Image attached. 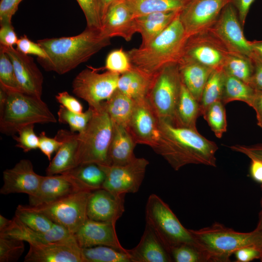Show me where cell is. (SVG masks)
Listing matches in <instances>:
<instances>
[{"mask_svg": "<svg viewBox=\"0 0 262 262\" xmlns=\"http://www.w3.org/2000/svg\"><path fill=\"white\" fill-rule=\"evenodd\" d=\"M91 67L82 70L74 79L72 92L93 109H98L117 89L120 74L109 71L99 73Z\"/></svg>", "mask_w": 262, "mask_h": 262, "instance_id": "obj_10", "label": "cell"}, {"mask_svg": "<svg viewBox=\"0 0 262 262\" xmlns=\"http://www.w3.org/2000/svg\"><path fill=\"white\" fill-rule=\"evenodd\" d=\"M250 43L253 52L262 58V40L250 41Z\"/></svg>", "mask_w": 262, "mask_h": 262, "instance_id": "obj_59", "label": "cell"}, {"mask_svg": "<svg viewBox=\"0 0 262 262\" xmlns=\"http://www.w3.org/2000/svg\"><path fill=\"white\" fill-rule=\"evenodd\" d=\"M84 262H131L127 251L108 246L82 248Z\"/></svg>", "mask_w": 262, "mask_h": 262, "instance_id": "obj_36", "label": "cell"}, {"mask_svg": "<svg viewBox=\"0 0 262 262\" xmlns=\"http://www.w3.org/2000/svg\"><path fill=\"white\" fill-rule=\"evenodd\" d=\"M180 13L148 45L127 51L133 68L153 79L165 66L178 63L188 38Z\"/></svg>", "mask_w": 262, "mask_h": 262, "instance_id": "obj_3", "label": "cell"}, {"mask_svg": "<svg viewBox=\"0 0 262 262\" xmlns=\"http://www.w3.org/2000/svg\"><path fill=\"white\" fill-rule=\"evenodd\" d=\"M66 172L72 175L85 188L91 191L102 188L105 179L104 171L99 164L95 163L80 164Z\"/></svg>", "mask_w": 262, "mask_h": 262, "instance_id": "obj_34", "label": "cell"}, {"mask_svg": "<svg viewBox=\"0 0 262 262\" xmlns=\"http://www.w3.org/2000/svg\"><path fill=\"white\" fill-rule=\"evenodd\" d=\"M201 115L199 102L192 96L182 83L173 123L179 126L196 129L197 119Z\"/></svg>", "mask_w": 262, "mask_h": 262, "instance_id": "obj_29", "label": "cell"}, {"mask_svg": "<svg viewBox=\"0 0 262 262\" xmlns=\"http://www.w3.org/2000/svg\"><path fill=\"white\" fill-rule=\"evenodd\" d=\"M92 192L80 191L49 204L31 206L74 234L88 219L87 206Z\"/></svg>", "mask_w": 262, "mask_h": 262, "instance_id": "obj_9", "label": "cell"}, {"mask_svg": "<svg viewBox=\"0 0 262 262\" xmlns=\"http://www.w3.org/2000/svg\"><path fill=\"white\" fill-rule=\"evenodd\" d=\"M15 216L26 226L36 231H47L54 224L46 215L35 210L29 205H19Z\"/></svg>", "mask_w": 262, "mask_h": 262, "instance_id": "obj_38", "label": "cell"}, {"mask_svg": "<svg viewBox=\"0 0 262 262\" xmlns=\"http://www.w3.org/2000/svg\"><path fill=\"white\" fill-rule=\"evenodd\" d=\"M255 0H230V2L236 8L240 22L243 26L250 7Z\"/></svg>", "mask_w": 262, "mask_h": 262, "instance_id": "obj_55", "label": "cell"}, {"mask_svg": "<svg viewBox=\"0 0 262 262\" xmlns=\"http://www.w3.org/2000/svg\"><path fill=\"white\" fill-rule=\"evenodd\" d=\"M8 55L14 66L18 82L25 93L41 98L43 76L33 59L13 47L0 46Z\"/></svg>", "mask_w": 262, "mask_h": 262, "instance_id": "obj_18", "label": "cell"}, {"mask_svg": "<svg viewBox=\"0 0 262 262\" xmlns=\"http://www.w3.org/2000/svg\"><path fill=\"white\" fill-rule=\"evenodd\" d=\"M42 176L36 173L32 162L22 159L12 168L3 172V185L0 190L2 195L24 193L34 195L41 183Z\"/></svg>", "mask_w": 262, "mask_h": 262, "instance_id": "obj_19", "label": "cell"}, {"mask_svg": "<svg viewBox=\"0 0 262 262\" xmlns=\"http://www.w3.org/2000/svg\"><path fill=\"white\" fill-rule=\"evenodd\" d=\"M148 164L147 159L136 157L124 165L99 164L105 173L102 188L117 195L136 193L142 183Z\"/></svg>", "mask_w": 262, "mask_h": 262, "instance_id": "obj_11", "label": "cell"}, {"mask_svg": "<svg viewBox=\"0 0 262 262\" xmlns=\"http://www.w3.org/2000/svg\"><path fill=\"white\" fill-rule=\"evenodd\" d=\"M202 115L215 136L218 138H222L227 129L225 104L221 101H216L210 105Z\"/></svg>", "mask_w": 262, "mask_h": 262, "instance_id": "obj_39", "label": "cell"}, {"mask_svg": "<svg viewBox=\"0 0 262 262\" xmlns=\"http://www.w3.org/2000/svg\"><path fill=\"white\" fill-rule=\"evenodd\" d=\"M135 101L127 128L137 144L156 145L159 137V119L147 98Z\"/></svg>", "mask_w": 262, "mask_h": 262, "instance_id": "obj_15", "label": "cell"}, {"mask_svg": "<svg viewBox=\"0 0 262 262\" xmlns=\"http://www.w3.org/2000/svg\"><path fill=\"white\" fill-rule=\"evenodd\" d=\"M237 11L230 2L222 10L216 22L209 30L230 53L251 57L250 41L245 37Z\"/></svg>", "mask_w": 262, "mask_h": 262, "instance_id": "obj_12", "label": "cell"}, {"mask_svg": "<svg viewBox=\"0 0 262 262\" xmlns=\"http://www.w3.org/2000/svg\"><path fill=\"white\" fill-rule=\"evenodd\" d=\"M23 0H0V25L11 23V19L15 14L19 3Z\"/></svg>", "mask_w": 262, "mask_h": 262, "instance_id": "obj_49", "label": "cell"}, {"mask_svg": "<svg viewBox=\"0 0 262 262\" xmlns=\"http://www.w3.org/2000/svg\"><path fill=\"white\" fill-rule=\"evenodd\" d=\"M83 190L90 191L68 172L43 176L37 192L29 196V205L38 206L49 204Z\"/></svg>", "mask_w": 262, "mask_h": 262, "instance_id": "obj_16", "label": "cell"}, {"mask_svg": "<svg viewBox=\"0 0 262 262\" xmlns=\"http://www.w3.org/2000/svg\"><path fill=\"white\" fill-rule=\"evenodd\" d=\"M134 18L152 13L180 11L191 0H124Z\"/></svg>", "mask_w": 262, "mask_h": 262, "instance_id": "obj_32", "label": "cell"}, {"mask_svg": "<svg viewBox=\"0 0 262 262\" xmlns=\"http://www.w3.org/2000/svg\"><path fill=\"white\" fill-rule=\"evenodd\" d=\"M136 144L126 127L113 123L109 149L110 165H124L134 160L136 158L134 150Z\"/></svg>", "mask_w": 262, "mask_h": 262, "instance_id": "obj_27", "label": "cell"}, {"mask_svg": "<svg viewBox=\"0 0 262 262\" xmlns=\"http://www.w3.org/2000/svg\"><path fill=\"white\" fill-rule=\"evenodd\" d=\"M55 137L62 142V145L46 169L47 175L63 174L76 167L75 157L79 133L62 129L58 131Z\"/></svg>", "mask_w": 262, "mask_h": 262, "instance_id": "obj_25", "label": "cell"}, {"mask_svg": "<svg viewBox=\"0 0 262 262\" xmlns=\"http://www.w3.org/2000/svg\"><path fill=\"white\" fill-rule=\"evenodd\" d=\"M0 87L23 92L17 80L14 66L8 55L0 48Z\"/></svg>", "mask_w": 262, "mask_h": 262, "instance_id": "obj_41", "label": "cell"}, {"mask_svg": "<svg viewBox=\"0 0 262 262\" xmlns=\"http://www.w3.org/2000/svg\"><path fill=\"white\" fill-rule=\"evenodd\" d=\"M55 98L61 105L69 111L77 113L83 112L82 103L66 91L59 92L56 95Z\"/></svg>", "mask_w": 262, "mask_h": 262, "instance_id": "obj_50", "label": "cell"}, {"mask_svg": "<svg viewBox=\"0 0 262 262\" xmlns=\"http://www.w3.org/2000/svg\"><path fill=\"white\" fill-rule=\"evenodd\" d=\"M74 236L81 248L104 246L127 251L119 242L114 223L87 219Z\"/></svg>", "mask_w": 262, "mask_h": 262, "instance_id": "obj_22", "label": "cell"}, {"mask_svg": "<svg viewBox=\"0 0 262 262\" xmlns=\"http://www.w3.org/2000/svg\"><path fill=\"white\" fill-rule=\"evenodd\" d=\"M102 33L111 38L120 37L126 41L137 33L135 19L124 0H115L109 7L102 21Z\"/></svg>", "mask_w": 262, "mask_h": 262, "instance_id": "obj_21", "label": "cell"}, {"mask_svg": "<svg viewBox=\"0 0 262 262\" xmlns=\"http://www.w3.org/2000/svg\"><path fill=\"white\" fill-rule=\"evenodd\" d=\"M260 127L262 129V124L260 126Z\"/></svg>", "mask_w": 262, "mask_h": 262, "instance_id": "obj_63", "label": "cell"}, {"mask_svg": "<svg viewBox=\"0 0 262 262\" xmlns=\"http://www.w3.org/2000/svg\"><path fill=\"white\" fill-rule=\"evenodd\" d=\"M180 12H155L134 18L137 33L142 38L140 46L148 45L172 23Z\"/></svg>", "mask_w": 262, "mask_h": 262, "instance_id": "obj_28", "label": "cell"}, {"mask_svg": "<svg viewBox=\"0 0 262 262\" xmlns=\"http://www.w3.org/2000/svg\"><path fill=\"white\" fill-rule=\"evenodd\" d=\"M93 114L92 109L89 107L87 110L82 113H75L60 105L57 112L60 123L67 124L72 132H82L87 126Z\"/></svg>", "mask_w": 262, "mask_h": 262, "instance_id": "obj_40", "label": "cell"}, {"mask_svg": "<svg viewBox=\"0 0 262 262\" xmlns=\"http://www.w3.org/2000/svg\"><path fill=\"white\" fill-rule=\"evenodd\" d=\"M135 101L117 89L107 100L102 102L113 123L127 128Z\"/></svg>", "mask_w": 262, "mask_h": 262, "instance_id": "obj_31", "label": "cell"}, {"mask_svg": "<svg viewBox=\"0 0 262 262\" xmlns=\"http://www.w3.org/2000/svg\"><path fill=\"white\" fill-rule=\"evenodd\" d=\"M24 262H84L82 248L74 237L46 244L30 243Z\"/></svg>", "mask_w": 262, "mask_h": 262, "instance_id": "obj_17", "label": "cell"}, {"mask_svg": "<svg viewBox=\"0 0 262 262\" xmlns=\"http://www.w3.org/2000/svg\"><path fill=\"white\" fill-rule=\"evenodd\" d=\"M216 144L197 130L159 119V137L152 148L176 171L189 164L216 166Z\"/></svg>", "mask_w": 262, "mask_h": 262, "instance_id": "obj_1", "label": "cell"}, {"mask_svg": "<svg viewBox=\"0 0 262 262\" xmlns=\"http://www.w3.org/2000/svg\"><path fill=\"white\" fill-rule=\"evenodd\" d=\"M0 235L21 240L30 243L46 244L65 241L74 237V234L62 226L54 223L45 232L33 230L21 222L15 216L10 226Z\"/></svg>", "mask_w": 262, "mask_h": 262, "instance_id": "obj_23", "label": "cell"}, {"mask_svg": "<svg viewBox=\"0 0 262 262\" xmlns=\"http://www.w3.org/2000/svg\"><path fill=\"white\" fill-rule=\"evenodd\" d=\"M131 262H170L171 255L154 231L147 225L139 243L127 249Z\"/></svg>", "mask_w": 262, "mask_h": 262, "instance_id": "obj_24", "label": "cell"}, {"mask_svg": "<svg viewBox=\"0 0 262 262\" xmlns=\"http://www.w3.org/2000/svg\"><path fill=\"white\" fill-rule=\"evenodd\" d=\"M262 210L260 213L259 220L255 230L262 231V198L261 201Z\"/></svg>", "mask_w": 262, "mask_h": 262, "instance_id": "obj_61", "label": "cell"}, {"mask_svg": "<svg viewBox=\"0 0 262 262\" xmlns=\"http://www.w3.org/2000/svg\"><path fill=\"white\" fill-rule=\"evenodd\" d=\"M86 20L87 27L101 29L102 25L99 0H76Z\"/></svg>", "mask_w": 262, "mask_h": 262, "instance_id": "obj_45", "label": "cell"}, {"mask_svg": "<svg viewBox=\"0 0 262 262\" xmlns=\"http://www.w3.org/2000/svg\"><path fill=\"white\" fill-rule=\"evenodd\" d=\"M235 152L241 153L250 159H256L262 162V144H257L251 146L235 145L229 146Z\"/></svg>", "mask_w": 262, "mask_h": 262, "instance_id": "obj_54", "label": "cell"}, {"mask_svg": "<svg viewBox=\"0 0 262 262\" xmlns=\"http://www.w3.org/2000/svg\"><path fill=\"white\" fill-rule=\"evenodd\" d=\"M3 89L6 93V98L4 105L0 107V131L2 133L14 136L20 129L29 125L57 122L41 98L21 92Z\"/></svg>", "mask_w": 262, "mask_h": 262, "instance_id": "obj_5", "label": "cell"}, {"mask_svg": "<svg viewBox=\"0 0 262 262\" xmlns=\"http://www.w3.org/2000/svg\"><path fill=\"white\" fill-rule=\"evenodd\" d=\"M115 0H99L102 21L109 7Z\"/></svg>", "mask_w": 262, "mask_h": 262, "instance_id": "obj_58", "label": "cell"}, {"mask_svg": "<svg viewBox=\"0 0 262 262\" xmlns=\"http://www.w3.org/2000/svg\"><path fill=\"white\" fill-rule=\"evenodd\" d=\"M145 215L146 224L154 231L169 253L172 248L180 244L198 247L189 229L183 226L169 206L157 195L152 194L148 197Z\"/></svg>", "mask_w": 262, "mask_h": 262, "instance_id": "obj_7", "label": "cell"}, {"mask_svg": "<svg viewBox=\"0 0 262 262\" xmlns=\"http://www.w3.org/2000/svg\"><path fill=\"white\" fill-rule=\"evenodd\" d=\"M262 249L255 246L242 247L234 253L236 262H249L255 259H260Z\"/></svg>", "mask_w": 262, "mask_h": 262, "instance_id": "obj_52", "label": "cell"}, {"mask_svg": "<svg viewBox=\"0 0 262 262\" xmlns=\"http://www.w3.org/2000/svg\"><path fill=\"white\" fill-rule=\"evenodd\" d=\"M39 137L38 148L51 161L52 154L57 151L62 145V142L55 137L52 138L48 137L44 131L40 133Z\"/></svg>", "mask_w": 262, "mask_h": 262, "instance_id": "obj_48", "label": "cell"}, {"mask_svg": "<svg viewBox=\"0 0 262 262\" xmlns=\"http://www.w3.org/2000/svg\"><path fill=\"white\" fill-rule=\"evenodd\" d=\"M225 72L223 68L213 70L203 89L200 101L201 115L212 103L221 101Z\"/></svg>", "mask_w": 262, "mask_h": 262, "instance_id": "obj_37", "label": "cell"}, {"mask_svg": "<svg viewBox=\"0 0 262 262\" xmlns=\"http://www.w3.org/2000/svg\"><path fill=\"white\" fill-rule=\"evenodd\" d=\"M177 63L182 83L200 103L203 89L213 70L184 56H181Z\"/></svg>", "mask_w": 262, "mask_h": 262, "instance_id": "obj_26", "label": "cell"}, {"mask_svg": "<svg viewBox=\"0 0 262 262\" xmlns=\"http://www.w3.org/2000/svg\"><path fill=\"white\" fill-rule=\"evenodd\" d=\"M182 84L177 63L165 66L154 77L146 98L159 119L173 122Z\"/></svg>", "mask_w": 262, "mask_h": 262, "instance_id": "obj_8", "label": "cell"}, {"mask_svg": "<svg viewBox=\"0 0 262 262\" xmlns=\"http://www.w3.org/2000/svg\"><path fill=\"white\" fill-rule=\"evenodd\" d=\"M0 25V46L11 47L16 45L18 38L12 23H7Z\"/></svg>", "mask_w": 262, "mask_h": 262, "instance_id": "obj_53", "label": "cell"}, {"mask_svg": "<svg viewBox=\"0 0 262 262\" xmlns=\"http://www.w3.org/2000/svg\"><path fill=\"white\" fill-rule=\"evenodd\" d=\"M132 68L127 52L122 48L114 49L107 56L104 69L107 71L121 75Z\"/></svg>", "mask_w": 262, "mask_h": 262, "instance_id": "obj_44", "label": "cell"}, {"mask_svg": "<svg viewBox=\"0 0 262 262\" xmlns=\"http://www.w3.org/2000/svg\"><path fill=\"white\" fill-rule=\"evenodd\" d=\"M207 262H228L238 249L255 246L262 248V231L241 232L219 223L199 229H189Z\"/></svg>", "mask_w": 262, "mask_h": 262, "instance_id": "obj_4", "label": "cell"}, {"mask_svg": "<svg viewBox=\"0 0 262 262\" xmlns=\"http://www.w3.org/2000/svg\"><path fill=\"white\" fill-rule=\"evenodd\" d=\"M12 220H9L0 214V233L5 231L11 225Z\"/></svg>", "mask_w": 262, "mask_h": 262, "instance_id": "obj_60", "label": "cell"}, {"mask_svg": "<svg viewBox=\"0 0 262 262\" xmlns=\"http://www.w3.org/2000/svg\"><path fill=\"white\" fill-rule=\"evenodd\" d=\"M125 196L115 195L103 188L93 191L87 203L88 219L116 224L125 211Z\"/></svg>", "mask_w": 262, "mask_h": 262, "instance_id": "obj_20", "label": "cell"}, {"mask_svg": "<svg viewBox=\"0 0 262 262\" xmlns=\"http://www.w3.org/2000/svg\"><path fill=\"white\" fill-rule=\"evenodd\" d=\"M249 106L254 110L257 125L260 127L262 124V91H256Z\"/></svg>", "mask_w": 262, "mask_h": 262, "instance_id": "obj_56", "label": "cell"}, {"mask_svg": "<svg viewBox=\"0 0 262 262\" xmlns=\"http://www.w3.org/2000/svg\"><path fill=\"white\" fill-rule=\"evenodd\" d=\"M170 254L176 262H206L202 251L197 246L187 244H180L172 248Z\"/></svg>", "mask_w": 262, "mask_h": 262, "instance_id": "obj_43", "label": "cell"}, {"mask_svg": "<svg viewBox=\"0 0 262 262\" xmlns=\"http://www.w3.org/2000/svg\"><path fill=\"white\" fill-rule=\"evenodd\" d=\"M230 0H191L180 12L187 37L209 31Z\"/></svg>", "mask_w": 262, "mask_h": 262, "instance_id": "obj_13", "label": "cell"}, {"mask_svg": "<svg viewBox=\"0 0 262 262\" xmlns=\"http://www.w3.org/2000/svg\"><path fill=\"white\" fill-rule=\"evenodd\" d=\"M153 79L133 67L120 75L117 89L134 100L143 98L147 97Z\"/></svg>", "mask_w": 262, "mask_h": 262, "instance_id": "obj_30", "label": "cell"}, {"mask_svg": "<svg viewBox=\"0 0 262 262\" xmlns=\"http://www.w3.org/2000/svg\"><path fill=\"white\" fill-rule=\"evenodd\" d=\"M251 58L254 69L249 85L255 91H262V58L253 52Z\"/></svg>", "mask_w": 262, "mask_h": 262, "instance_id": "obj_51", "label": "cell"}, {"mask_svg": "<svg viewBox=\"0 0 262 262\" xmlns=\"http://www.w3.org/2000/svg\"><path fill=\"white\" fill-rule=\"evenodd\" d=\"M17 133L18 136H13L16 142V147L22 149L25 152L38 148L39 137L34 132V124L22 128Z\"/></svg>", "mask_w": 262, "mask_h": 262, "instance_id": "obj_46", "label": "cell"}, {"mask_svg": "<svg viewBox=\"0 0 262 262\" xmlns=\"http://www.w3.org/2000/svg\"><path fill=\"white\" fill-rule=\"evenodd\" d=\"M92 110V116L85 129L79 133L75 157L76 166L89 163L110 165L109 149L113 122L102 103L99 108Z\"/></svg>", "mask_w": 262, "mask_h": 262, "instance_id": "obj_6", "label": "cell"}, {"mask_svg": "<svg viewBox=\"0 0 262 262\" xmlns=\"http://www.w3.org/2000/svg\"><path fill=\"white\" fill-rule=\"evenodd\" d=\"M110 40L100 30L88 27L75 36L39 40L47 57L37 60L46 71L64 74L110 45Z\"/></svg>", "mask_w": 262, "mask_h": 262, "instance_id": "obj_2", "label": "cell"}, {"mask_svg": "<svg viewBox=\"0 0 262 262\" xmlns=\"http://www.w3.org/2000/svg\"><path fill=\"white\" fill-rule=\"evenodd\" d=\"M223 69L227 74L249 84L254 66L251 57L229 52Z\"/></svg>", "mask_w": 262, "mask_h": 262, "instance_id": "obj_35", "label": "cell"}, {"mask_svg": "<svg viewBox=\"0 0 262 262\" xmlns=\"http://www.w3.org/2000/svg\"><path fill=\"white\" fill-rule=\"evenodd\" d=\"M251 160L249 168L250 176L255 181L262 185V162L256 159Z\"/></svg>", "mask_w": 262, "mask_h": 262, "instance_id": "obj_57", "label": "cell"}, {"mask_svg": "<svg viewBox=\"0 0 262 262\" xmlns=\"http://www.w3.org/2000/svg\"><path fill=\"white\" fill-rule=\"evenodd\" d=\"M255 92L256 91L249 84L225 72L221 99L225 105L238 100L250 106Z\"/></svg>", "mask_w": 262, "mask_h": 262, "instance_id": "obj_33", "label": "cell"}, {"mask_svg": "<svg viewBox=\"0 0 262 262\" xmlns=\"http://www.w3.org/2000/svg\"><path fill=\"white\" fill-rule=\"evenodd\" d=\"M260 260H261V262H262V250H261V253Z\"/></svg>", "mask_w": 262, "mask_h": 262, "instance_id": "obj_62", "label": "cell"}, {"mask_svg": "<svg viewBox=\"0 0 262 262\" xmlns=\"http://www.w3.org/2000/svg\"><path fill=\"white\" fill-rule=\"evenodd\" d=\"M24 247L23 241L0 235V262L17 261Z\"/></svg>", "mask_w": 262, "mask_h": 262, "instance_id": "obj_42", "label": "cell"}, {"mask_svg": "<svg viewBox=\"0 0 262 262\" xmlns=\"http://www.w3.org/2000/svg\"><path fill=\"white\" fill-rule=\"evenodd\" d=\"M229 51L210 31L188 37L182 56L213 70L223 68Z\"/></svg>", "mask_w": 262, "mask_h": 262, "instance_id": "obj_14", "label": "cell"}, {"mask_svg": "<svg viewBox=\"0 0 262 262\" xmlns=\"http://www.w3.org/2000/svg\"><path fill=\"white\" fill-rule=\"evenodd\" d=\"M16 45V49L23 54L34 55L38 58L43 59L47 57L46 52L41 46L38 43L31 40L26 35L18 38Z\"/></svg>", "mask_w": 262, "mask_h": 262, "instance_id": "obj_47", "label": "cell"}]
</instances>
